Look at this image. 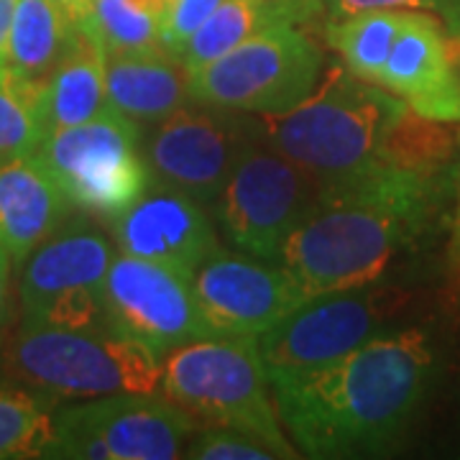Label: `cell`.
Wrapping results in <instances>:
<instances>
[{
    "instance_id": "6da1fadb",
    "label": "cell",
    "mask_w": 460,
    "mask_h": 460,
    "mask_svg": "<svg viewBox=\"0 0 460 460\" xmlns=\"http://www.w3.org/2000/svg\"><path fill=\"white\" fill-rule=\"evenodd\" d=\"M432 350L420 330L366 341L323 371L271 381L279 420L299 456L358 458L386 450L420 407Z\"/></svg>"
},
{
    "instance_id": "7a4b0ae2",
    "label": "cell",
    "mask_w": 460,
    "mask_h": 460,
    "mask_svg": "<svg viewBox=\"0 0 460 460\" xmlns=\"http://www.w3.org/2000/svg\"><path fill=\"white\" fill-rule=\"evenodd\" d=\"M429 208L428 174L384 156L317 184L313 210L281 248L279 266L305 296L368 287L420 235Z\"/></svg>"
},
{
    "instance_id": "3957f363",
    "label": "cell",
    "mask_w": 460,
    "mask_h": 460,
    "mask_svg": "<svg viewBox=\"0 0 460 460\" xmlns=\"http://www.w3.org/2000/svg\"><path fill=\"white\" fill-rule=\"evenodd\" d=\"M407 118L389 90L335 69L295 111L263 115L261 141L325 184L384 159Z\"/></svg>"
},
{
    "instance_id": "277c9868",
    "label": "cell",
    "mask_w": 460,
    "mask_h": 460,
    "mask_svg": "<svg viewBox=\"0 0 460 460\" xmlns=\"http://www.w3.org/2000/svg\"><path fill=\"white\" fill-rule=\"evenodd\" d=\"M159 389L210 425L246 432L277 458H299L281 425L256 338L215 335L169 350Z\"/></svg>"
},
{
    "instance_id": "5b68a950",
    "label": "cell",
    "mask_w": 460,
    "mask_h": 460,
    "mask_svg": "<svg viewBox=\"0 0 460 460\" xmlns=\"http://www.w3.org/2000/svg\"><path fill=\"white\" fill-rule=\"evenodd\" d=\"M8 361L26 384L66 399L148 394L159 389L164 368V356L113 325H21Z\"/></svg>"
},
{
    "instance_id": "8992f818",
    "label": "cell",
    "mask_w": 460,
    "mask_h": 460,
    "mask_svg": "<svg viewBox=\"0 0 460 460\" xmlns=\"http://www.w3.org/2000/svg\"><path fill=\"white\" fill-rule=\"evenodd\" d=\"M323 51L296 23H277L210 65L187 69L190 98L251 115H281L313 95Z\"/></svg>"
},
{
    "instance_id": "52a82bcc",
    "label": "cell",
    "mask_w": 460,
    "mask_h": 460,
    "mask_svg": "<svg viewBox=\"0 0 460 460\" xmlns=\"http://www.w3.org/2000/svg\"><path fill=\"white\" fill-rule=\"evenodd\" d=\"M72 208L115 217L151 187L138 126L113 105L98 118L57 128L36 148Z\"/></svg>"
},
{
    "instance_id": "ba28073f",
    "label": "cell",
    "mask_w": 460,
    "mask_h": 460,
    "mask_svg": "<svg viewBox=\"0 0 460 460\" xmlns=\"http://www.w3.org/2000/svg\"><path fill=\"white\" fill-rule=\"evenodd\" d=\"M198 429L192 411L156 392L95 396L54 411V438L47 458H184Z\"/></svg>"
},
{
    "instance_id": "9c48e42d",
    "label": "cell",
    "mask_w": 460,
    "mask_h": 460,
    "mask_svg": "<svg viewBox=\"0 0 460 460\" xmlns=\"http://www.w3.org/2000/svg\"><path fill=\"white\" fill-rule=\"evenodd\" d=\"M113 259V243L98 230L84 226L57 230L21 263V325H111L102 284Z\"/></svg>"
},
{
    "instance_id": "30bf717a",
    "label": "cell",
    "mask_w": 460,
    "mask_h": 460,
    "mask_svg": "<svg viewBox=\"0 0 460 460\" xmlns=\"http://www.w3.org/2000/svg\"><path fill=\"white\" fill-rule=\"evenodd\" d=\"M317 181L271 146L238 159L217 198V220L235 251L279 263L281 248L313 210Z\"/></svg>"
},
{
    "instance_id": "8fae6325",
    "label": "cell",
    "mask_w": 460,
    "mask_h": 460,
    "mask_svg": "<svg viewBox=\"0 0 460 460\" xmlns=\"http://www.w3.org/2000/svg\"><path fill=\"white\" fill-rule=\"evenodd\" d=\"M256 138H261V120H251L246 113L184 105L156 123L144 154L151 177L159 184L210 208Z\"/></svg>"
},
{
    "instance_id": "7c38bea8",
    "label": "cell",
    "mask_w": 460,
    "mask_h": 460,
    "mask_svg": "<svg viewBox=\"0 0 460 460\" xmlns=\"http://www.w3.org/2000/svg\"><path fill=\"white\" fill-rule=\"evenodd\" d=\"M376 313L366 287L307 296L256 335L269 384L323 371L374 338Z\"/></svg>"
},
{
    "instance_id": "4fadbf2b",
    "label": "cell",
    "mask_w": 460,
    "mask_h": 460,
    "mask_svg": "<svg viewBox=\"0 0 460 460\" xmlns=\"http://www.w3.org/2000/svg\"><path fill=\"white\" fill-rule=\"evenodd\" d=\"M102 295L111 325L159 356L192 341L215 338L199 310L192 279L162 263L123 251L115 253Z\"/></svg>"
},
{
    "instance_id": "5bb4252c",
    "label": "cell",
    "mask_w": 460,
    "mask_h": 460,
    "mask_svg": "<svg viewBox=\"0 0 460 460\" xmlns=\"http://www.w3.org/2000/svg\"><path fill=\"white\" fill-rule=\"evenodd\" d=\"M199 310L215 335L256 338L307 296L279 263L217 248L192 274Z\"/></svg>"
},
{
    "instance_id": "9a60e30c",
    "label": "cell",
    "mask_w": 460,
    "mask_h": 460,
    "mask_svg": "<svg viewBox=\"0 0 460 460\" xmlns=\"http://www.w3.org/2000/svg\"><path fill=\"white\" fill-rule=\"evenodd\" d=\"M378 84L422 120L460 123V75L440 18L404 11Z\"/></svg>"
},
{
    "instance_id": "2e32d148",
    "label": "cell",
    "mask_w": 460,
    "mask_h": 460,
    "mask_svg": "<svg viewBox=\"0 0 460 460\" xmlns=\"http://www.w3.org/2000/svg\"><path fill=\"white\" fill-rule=\"evenodd\" d=\"M113 235L123 253L162 263L187 279L220 248L205 208L172 187H154V181L144 198L115 215Z\"/></svg>"
},
{
    "instance_id": "e0dca14e",
    "label": "cell",
    "mask_w": 460,
    "mask_h": 460,
    "mask_svg": "<svg viewBox=\"0 0 460 460\" xmlns=\"http://www.w3.org/2000/svg\"><path fill=\"white\" fill-rule=\"evenodd\" d=\"M72 202L39 154L0 159V243L16 266L62 228Z\"/></svg>"
},
{
    "instance_id": "ac0fdd59",
    "label": "cell",
    "mask_w": 460,
    "mask_h": 460,
    "mask_svg": "<svg viewBox=\"0 0 460 460\" xmlns=\"http://www.w3.org/2000/svg\"><path fill=\"white\" fill-rule=\"evenodd\" d=\"M105 90L133 123H159L187 105V69L169 49L105 54Z\"/></svg>"
},
{
    "instance_id": "d6986e66",
    "label": "cell",
    "mask_w": 460,
    "mask_h": 460,
    "mask_svg": "<svg viewBox=\"0 0 460 460\" xmlns=\"http://www.w3.org/2000/svg\"><path fill=\"white\" fill-rule=\"evenodd\" d=\"M111 108L105 90V51L83 29H75L62 59L41 84L47 133L80 126Z\"/></svg>"
},
{
    "instance_id": "ffe728a7",
    "label": "cell",
    "mask_w": 460,
    "mask_h": 460,
    "mask_svg": "<svg viewBox=\"0 0 460 460\" xmlns=\"http://www.w3.org/2000/svg\"><path fill=\"white\" fill-rule=\"evenodd\" d=\"M310 8L313 0H223L177 57L184 69L210 65L269 26L299 23Z\"/></svg>"
},
{
    "instance_id": "44dd1931",
    "label": "cell",
    "mask_w": 460,
    "mask_h": 460,
    "mask_svg": "<svg viewBox=\"0 0 460 460\" xmlns=\"http://www.w3.org/2000/svg\"><path fill=\"white\" fill-rule=\"evenodd\" d=\"M75 29L77 26H72L51 0H16L8 39V72L26 83L44 84L69 47Z\"/></svg>"
},
{
    "instance_id": "7402d4cb",
    "label": "cell",
    "mask_w": 460,
    "mask_h": 460,
    "mask_svg": "<svg viewBox=\"0 0 460 460\" xmlns=\"http://www.w3.org/2000/svg\"><path fill=\"white\" fill-rule=\"evenodd\" d=\"M404 11L407 8H376L353 16L332 18L325 26L328 44L341 54L348 72H353L366 83L378 84Z\"/></svg>"
},
{
    "instance_id": "603a6c76",
    "label": "cell",
    "mask_w": 460,
    "mask_h": 460,
    "mask_svg": "<svg viewBox=\"0 0 460 460\" xmlns=\"http://www.w3.org/2000/svg\"><path fill=\"white\" fill-rule=\"evenodd\" d=\"M83 31L90 33L105 54L166 49L159 18L141 0H93Z\"/></svg>"
},
{
    "instance_id": "cb8c5ba5",
    "label": "cell",
    "mask_w": 460,
    "mask_h": 460,
    "mask_svg": "<svg viewBox=\"0 0 460 460\" xmlns=\"http://www.w3.org/2000/svg\"><path fill=\"white\" fill-rule=\"evenodd\" d=\"M47 136L41 84L26 83L13 72H0V159L36 154Z\"/></svg>"
},
{
    "instance_id": "d4e9b609",
    "label": "cell",
    "mask_w": 460,
    "mask_h": 460,
    "mask_svg": "<svg viewBox=\"0 0 460 460\" xmlns=\"http://www.w3.org/2000/svg\"><path fill=\"white\" fill-rule=\"evenodd\" d=\"M54 438V411L36 396L0 389V460L47 458Z\"/></svg>"
},
{
    "instance_id": "484cf974",
    "label": "cell",
    "mask_w": 460,
    "mask_h": 460,
    "mask_svg": "<svg viewBox=\"0 0 460 460\" xmlns=\"http://www.w3.org/2000/svg\"><path fill=\"white\" fill-rule=\"evenodd\" d=\"M184 458L195 460H274L277 456L246 432L223 425L199 428L184 450Z\"/></svg>"
},
{
    "instance_id": "4316f807",
    "label": "cell",
    "mask_w": 460,
    "mask_h": 460,
    "mask_svg": "<svg viewBox=\"0 0 460 460\" xmlns=\"http://www.w3.org/2000/svg\"><path fill=\"white\" fill-rule=\"evenodd\" d=\"M330 16L343 18L376 8H410L443 18L445 31L460 36V0H325Z\"/></svg>"
},
{
    "instance_id": "83f0119b",
    "label": "cell",
    "mask_w": 460,
    "mask_h": 460,
    "mask_svg": "<svg viewBox=\"0 0 460 460\" xmlns=\"http://www.w3.org/2000/svg\"><path fill=\"white\" fill-rule=\"evenodd\" d=\"M223 0H174L162 21V41L172 54H180L190 36L213 16Z\"/></svg>"
},
{
    "instance_id": "f1b7e54d",
    "label": "cell",
    "mask_w": 460,
    "mask_h": 460,
    "mask_svg": "<svg viewBox=\"0 0 460 460\" xmlns=\"http://www.w3.org/2000/svg\"><path fill=\"white\" fill-rule=\"evenodd\" d=\"M13 259L8 253V248L0 243V341L3 332L11 323V313H13Z\"/></svg>"
},
{
    "instance_id": "f546056e",
    "label": "cell",
    "mask_w": 460,
    "mask_h": 460,
    "mask_svg": "<svg viewBox=\"0 0 460 460\" xmlns=\"http://www.w3.org/2000/svg\"><path fill=\"white\" fill-rule=\"evenodd\" d=\"M13 11H16V0H0V72L8 69V39H11Z\"/></svg>"
},
{
    "instance_id": "4dcf8cb0",
    "label": "cell",
    "mask_w": 460,
    "mask_h": 460,
    "mask_svg": "<svg viewBox=\"0 0 460 460\" xmlns=\"http://www.w3.org/2000/svg\"><path fill=\"white\" fill-rule=\"evenodd\" d=\"M66 18L72 26L83 29L84 23L90 21V8H93V0H51Z\"/></svg>"
},
{
    "instance_id": "1f68e13d",
    "label": "cell",
    "mask_w": 460,
    "mask_h": 460,
    "mask_svg": "<svg viewBox=\"0 0 460 460\" xmlns=\"http://www.w3.org/2000/svg\"><path fill=\"white\" fill-rule=\"evenodd\" d=\"M141 3H144L148 11L159 18V23H162L166 13H169V8H172V3H174V0H141Z\"/></svg>"
},
{
    "instance_id": "d6a6232c",
    "label": "cell",
    "mask_w": 460,
    "mask_h": 460,
    "mask_svg": "<svg viewBox=\"0 0 460 460\" xmlns=\"http://www.w3.org/2000/svg\"><path fill=\"white\" fill-rule=\"evenodd\" d=\"M453 251L460 259V198H458V217H456V241H453Z\"/></svg>"
}]
</instances>
